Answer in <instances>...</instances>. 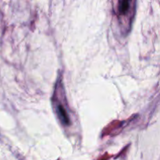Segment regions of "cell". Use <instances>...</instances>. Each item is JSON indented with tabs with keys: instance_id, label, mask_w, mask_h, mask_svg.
<instances>
[{
	"instance_id": "cell-1",
	"label": "cell",
	"mask_w": 160,
	"mask_h": 160,
	"mask_svg": "<svg viewBox=\"0 0 160 160\" xmlns=\"http://www.w3.org/2000/svg\"><path fill=\"white\" fill-rule=\"evenodd\" d=\"M135 11V2L117 1L114 6V13L117 15V22L121 27L122 31H128Z\"/></svg>"
}]
</instances>
